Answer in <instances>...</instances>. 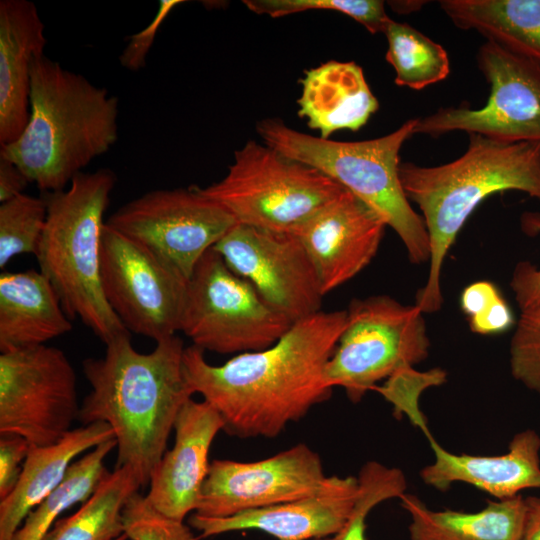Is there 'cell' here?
<instances>
[{"mask_svg":"<svg viewBox=\"0 0 540 540\" xmlns=\"http://www.w3.org/2000/svg\"><path fill=\"white\" fill-rule=\"evenodd\" d=\"M105 345L101 358L82 363L91 390L78 420L82 425L107 423L116 440L115 467H131L144 486L167 450L180 410L193 395L183 371L185 347L175 335L140 353L130 333Z\"/></svg>","mask_w":540,"mask_h":540,"instance_id":"cell-2","label":"cell"},{"mask_svg":"<svg viewBox=\"0 0 540 540\" xmlns=\"http://www.w3.org/2000/svg\"><path fill=\"white\" fill-rule=\"evenodd\" d=\"M101 283L108 304L129 332L159 342L180 331L188 279L106 223Z\"/></svg>","mask_w":540,"mask_h":540,"instance_id":"cell-12","label":"cell"},{"mask_svg":"<svg viewBox=\"0 0 540 540\" xmlns=\"http://www.w3.org/2000/svg\"><path fill=\"white\" fill-rule=\"evenodd\" d=\"M111 427L95 422L71 429L56 443L30 446L13 492L0 500V540H12L27 515L64 479L75 458L113 439Z\"/></svg>","mask_w":540,"mask_h":540,"instance_id":"cell-22","label":"cell"},{"mask_svg":"<svg viewBox=\"0 0 540 540\" xmlns=\"http://www.w3.org/2000/svg\"><path fill=\"white\" fill-rule=\"evenodd\" d=\"M424 1H390L389 5L397 13H410L416 10H419L423 5Z\"/></svg>","mask_w":540,"mask_h":540,"instance_id":"cell-42","label":"cell"},{"mask_svg":"<svg viewBox=\"0 0 540 540\" xmlns=\"http://www.w3.org/2000/svg\"><path fill=\"white\" fill-rule=\"evenodd\" d=\"M181 1H160L159 10L149 26L141 32L130 37V43L123 50L120 56V63L123 67L137 71L144 67L146 55L155 39V35L163 19Z\"/></svg>","mask_w":540,"mask_h":540,"instance_id":"cell-37","label":"cell"},{"mask_svg":"<svg viewBox=\"0 0 540 540\" xmlns=\"http://www.w3.org/2000/svg\"><path fill=\"white\" fill-rule=\"evenodd\" d=\"M445 380L446 373L441 369L418 372L411 367L395 373L385 380L384 384L377 385L374 390L393 405L396 416L401 417L405 414L428 438L432 434L419 410L418 398L424 389L440 385Z\"/></svg>","mask_w":540,"mask_h":540,"instance_id":"cell-32","label":"cell"},{"mask_svg":"<svg viewBox=\"0 0 540 540\" xmlns=\"http://www.w3.org/2000/svg\"><path fill=\"white\" fill-rule=\"evenodd\" d=\"M514 323L513 312L503 296L469 317L471 331L482 335L503 333Z\"/></svg>","mask_w":540,"mask_h":540,"instance_id":"cell-38","label":"cell"},{"mask_svg":"<svg viewBox=\"0 0 540 540\" xmlns=\"http://www.w3.org/2000/svg\"><path fill=\"white\" fill-rule=\"evenodd\" d=\"M509 353L512 376L540 393V303L521 311Z\"/></svg>","mask_w":540,"mask_h":540,"instance_id":"cell-33","label":"cell"},{"mask_svg":"<svg viewBox=\"0 0 540 540\" xmlns=\"http://www.w3.org/2000/svg\"><path fill=\"white\" fill-rule=\"evenodd\" d=\"M384 34L387 38V62L393 66L398 86L423 89L445 79L450 72L446 50L406 23L391 20Z\"/></svg>","mask_w":540,"mask_h":540,"instance_id":"cell-28","label":"cell"},{"mask_svg":"<svg viewBox=\"0 0 540 540\" xmlns=\"http://www.w3.org/2000/svg\"><path fill=\"white\" fill-rule=\"evenodd\" d=\"M477 64L490 86L486 104L439 108L417 118L414 134L463 131L502 143L540 142V65L490 41L480 46Z\"/></svg>","mask_w":540,"mask_h":540,"instance_id":"cell-11","label":"cell"},{"mask_svg":"<svg viewBox=\"0 0 540 540\" xmlns=\"http://www.w3.org/2000/svg\"><path fill=\"white\" fill-rule=\"evenodd\" d=\"M122 516L130 540H200L183 521L162 515L138 492L127 501Z\"/></svg>","mask_w":540,"mask_h":540,"instance_id":"cell-34","label":"cell"},{"mask_svg":"<svg viewBox=\"0 0 540 540\" xmlns=\"http://www.w3.org/2000/svg\"><path fill=\"white\" fill-rule=\"evenodd\" d=\"M411 540H520L526 503L521 495L489 500L481 510H431L413 494L401 496Z\"/></svg>","mask_w":540,"mask_h":540,"instance_id":"cell-24","label":"cell"},{"mask_svg":"<svg viewBox=\"0 0 540 540\" xmlns=\"http://www.w3.org/2000/svg\"><path fill=\"white\" fill-rule=\"evenodd\" d=\"M126 539H128V538H127V536L124 534V535H122V536H120V537H118V538H116V539H114V540H126Z\"/></svg>","mask_w":540,"mask_h":540,"instance_id":"cell-43","label":"cell"},{"mask_svg":"<svg viewBox=\"0 0 540 540\" xmlns=\"http://www.w3.org/2000/svg\"><path fill=\"white\" fill-rule=\"evenodd\" d=\"M29 183L16 164L0 156V203L22 194Z\"/></svg>","mask_w":540,"mask_h":540,"instance_id":"cell-40","label":"cell"},{"mask_svg":"<svg viewBox=\"0 0 540 540\" xmlns=\"http://www.w3.org/2000/svg\"><path fill=\"white\" fill-rule=\"evenodd\" d=\"M423 312L388 295L353 299L345 328L324 371L328 387H342L359 402L377 383L425 360L429 353Z\"/></svg>","mask_w":540,"mask_h":540,"instance_id":"cell-8","label":"cell"},{"mask_svg":"<svg viewBox=\"0 0 540 540\" xmlns=\"http://www.w3.org/2000/svg\"><path fill=\"white\" fill-rule=\"evenodd\" d=\"M292 324L213 248L199 260L188 280L180 331L204 352L263 350Z\"/></svg>","mask_w":540,"mask_h":540,"instance_id":"cell-9","label":"cell"},{"mask_svg":"<svg viewBox=\"0 0 540 540\" xmlns=\"http://www.w3.org/2000/svg\"><path fill=\"white\" fill-rule=\"evenodd\" d=\"M501 296V292L492 282H474L467 286L461 294V309L468 317H471Z\"/></svg>","mask_w":540,"mask_h":540,"instance_id":"cell-39","label":"cell"},{"mask_svg":"<svg viewBox=\"0 0 540 540\" xmlns=\"http://www.w3.org/2000/svg\"><path fill=\"white\" fill-rule=\"evenodd\" d=\"M46 44L35 3L0 1V147L13 143L29 121L31 66Z\"/></svg>","mask_w":540,"mask_h":540,"instance_id":"cell-20","label":"cell"},{"mask_svg":"<svg viewBox=\"0 0 540 540\" xmlns=\"http://www.w3.org/2000/svg\"><path fill=\"white\" fill-rule=\"evenodd\" d=\"M199 190L238 224L293 233L345 188L315 168L250 140L235 152L221 180Z\"/></svg>","mask_w":540,"mask_h":540,"instance_id":"cell-7","label":"cell"},{"mask_svg":"<svg viewBox=\"0 0 540 540\" xmlns=\"http://www.w3.org/2000/svg\"><path fill=\"white\" fill-rule=\"evenodd\" d=\"M345 324L346 310L320 311L293 323L270 347L220 365L191 345L183 354L186 382L219 413L228 434L274 438L331 396L324 371Z\"/></svg>","mask_w":540,"mask_h":540,"instance_id":"cell-1","label":"cell"},{"mask_svg":"<svg viewBox=\"0 0 540 540\" xmlns=\"http://www.w3.org/2000/svg\"><path fill=\"white\" fill-rule=\"evenodd\" d=\"M77 377L65 353L40 345L0 355V435L56 443L78 419Z\"/></svg>","mask_w":540,"mask_h":540,"instance_id":"cell-10","label":"cell"},{"mask_svg":"<svg viewBox=\"0 0 540 540\" xmlns=\"http://www.w3.org/2000/svg\"><path fill=\"white\" fill-rule=\"evenodd\" d=\"M441 9L463 30L540 65V0H442Z\"/></svg>","mask_w":540,"mask_h":540,"instance_id":"cell-25","label":"cell"},{"mask_svg":"<svg viewBox=\"0 0 540 540\" xmlns=\"http://www.w3.org/2000/svg\"><path fill=\"white\" fill-rule=\"evenodd\" d=\"M386 227L373 209L345 189L293 234L306 250L325 295L371 262Z\"/></svg>","mask_w":540,"mask_h":540,"instance_id":"cell-16","label":"cell"},{"mask_svg":"<svg viewBox=\"0 0 540 540\" xmlns=\"http://www.w3.org/2000/svg\"><path fill=\"white\" fill-rule=\"evenodd\" d=\"M224 430L219 413L206 401L189 399L174 425L175 441L153 469L148 503L162 515L184 521L196 511L210 462L209 451L216 435Z\"/></svg>","mask_w":540,"mask_h":540,"instance_id":"cell-17","label":"cell"},{"mask_svg":"<svg viewBox=\"0 0 540 540\" xmlns=\"http://www.w3.org/2000/svg\"><path fill=\"white\" fill-rule=\"evenodd\" d=\"M357 494V477L347 476L323 493L225 518L194 513L190 525L201 532L202 538L238 530H259L277 540H315L331 536L344 526Z\"/></svg>","mask_w":540,"mask_h":540,"instance_id":"cell-18","label":"cell"},{"mask_svg":"<svg viewBox=\"0 0 540 540\" xmlns=\"http://www.w3.org/2000/svg\"><path fill=\"white\" fill-rule=\"evenodd\" d=\"M301 84L298 114L323 139L341 129L358 131L379 107L354 62L328 61L308 70Z\"/></svg>","mask_w":540,"mask_h":540,"instance_id":"cell-23","label":"cell"},{"mask_svg":"<svg viewBox=\"0 0 540 540\" xmlns=\"http://www.w3.org/2000/svg\"><path fill=\"white\" fill-rule=\"evenodd\" d=\"M142 486L131 467H115L75 513L58 520L41 540H114L124 535L123 509Z\"/></svg>","mask_w":540,"mask_h":540,"instance_id":"cell-26","label":"cell"},{"mask_svg":"<svg viewBox=\"0 0 540 540\" xmlns=\"http://www.w3.org/2000/svg\"><path fill=\"white\" fill-rule=\"evenodd\" d=\"M358 494L352 513L344 526L335 534L315 540H367L366 519L380 503L401 498L406 493L404 473L377 461L363 464L357 475Z\"/></svg>","mask_w":540,"mask_h":540,"instance_id":"cell-30","label":"cell"},{"mask_svg":"<svg viewBox=\"0 0 540 540\" xmlns=\"http://www.w3.org/2000/svg\"><path fill=\"white\" fill-rule=\"evenodd\" d=\"M525 503V521L520 540H540V497H527Z\"/></svg>","mask_w":540,"mask_h":540,"instance_id":"cell-41","label":"cell"},{"mask_svg":"<svg viewBox=\"0 0 540 540\" xmlns=\"http://www.w3.org/2000/svg\"><path fill=\"white\" fill-rule=\"evenodd\" d=\"M30 443L21 436L6 435L0 438V500L5 499L15 489Z\"/></svg>","mask_w":540,"mask_h":540,"instance_id":"cell-36","label":"cell"},{"mask_svg":"<svg viewBox=\"0 0 540 540\" xmlns=\"http://www.w3.org/2000/svg\"><path fill=\"white\" fill-rule=\"evenodd\" d=\"M465 153L447 164L422 167L401 162L399 177L418 205L428 232L430 268L416 296L423 313L441 309V270L459 231L475 208L493 193L516 190L540 202V142L502 143L468 134Z\"/></svg>","mask_w":540,"mask_h":540,"instance_id":"cell-4","label":"cell"},{"mask_svg":"<svg viewBox=\"0 0 540 540\" xmlns=\"http://www.w3.org/2000/svg\"><path fill=\"white\" fill-rule=\"evenodd\" d=\"M114 448L115 438L75 460L62 482L27 515L12 540H41L64 511L86 502L109 472L104 460Z\"/></svg>","mask_w":540,"mask_h":540,"instance_id":"cell-27","label":"cell"},{"mask_svg":"<svg viewBox=\"0 0 540 540\" xmlns=\"http://www.w3.org/2000/svg\"><path fill=\"white\" fill-rule=\"evenodd\" d=\"M119 100L45 54L31 66L30 117L22 134L0 147L43 193L72 179L118 140Z\"/></svg>","mask_w":540,"mask_h":540,"instance_id":"cell-3","label":"cell"},{"mask_svg":"<svg viewBox=\"0 0 540 540\" xmlns=\"http://www.w3.org/2000/svg\"><path fill=\"white\" fill-rule=\"evenodd\" d=\"M212 248L292 323L321 311L324 295L318 277L293 233L236 224Z\"/></svg>","mask_w":540,"mask_h":540,"instance_id":"cell-15","label":"cell"},{"mask_svg":"<svg viewBox=\"0 0 540 540\" xmlns=\"http://www.w3.org/2000/svg\"><path fill=\"white\" fill-rule=\"evenodd\" d=\"M245 6L256 14L282 17L308 10H332L362 24L370 33H384L391 21L385 4L379 0H245Z\"/></svg>","mask_w":540,"mask_h":540,"instance_id":"cell-31","label":"cell"},{"mask_svg":"<svg viewBox=\"0 0 540 540\" xmlns=\"http://www.w3.org/2000/svg\"><path fill=\"white\" fill-rule=\"evenodd\" d=\"M47 219L45 198L20 194L0 203V268L17 255H36Z\"/></svg>","mask_w":540,"mask_h":540,"instance_id":"cell-29","label":"cell"},{"mask_svg":"<svg viewBox=\"0 0 540 540\" xmlns=\"http://www.w3.org/2000/svg\"><path fill=\"white\" fill-rule=\"evenodd\" d=\"M106 224L189 280L204 254L238 223L193 186L147 192L122 205Z\"/></svg>","mask_w":540,"mask_h":540,"instance_id":"cell-13","label":"cell"},{"mask_svg":"<svg viewBox=\"0 0 540 540\" xmlns=\"http://www.w3.org/2000/svg\"><path fill=\"white\" fill-rule=\"evenodd\" d=\"M416 121L410 119L385 136L356 142L308 135L278 119L262 120L257 132L266 145L315 168L367 204L396 232L410 261L420 264L430 259L429 236L399 177V152L414 134Z\"/></svg>","mask_w":540,"mask_h":540,"instance_id":"cell-6","label":"cell"},{"mask_svg":"<svg viewBox=\"0 0 540 540\" xmlns=\"http://www.w3.org/2000/svg\"><path fill=\"white\" fill-rule=\"evenodd\" d=\"M117 182L108 168L80 172L61 191L44 193L47 219L37 258L70 319L79 318L104 344L129 334L101 283L104 214Z\"/></svg>","mask_w":540,"mask_h":540,"instance_id":"cell-5","label":"cell"},{"mask_svg":"<svg viewBox=\"0 0 540 540\" xmlns=\"http://www.w3.org/2000/svg\"><path fill=\"white\" fill-rule=\"evenodd\" d=\"M427 439L434 461L421 469L420 477L436 490L462 482L503 500L540 488V436L534 430L516 433L506 453L492 456L452 453L432 435Z\"/></svg>","mask_w":540,"mask_h":540,"instance_id":"cell-19","label":"cell"},{"mask_svg":"<svg viewBox=\"0 0 540 540\" xmlns=\"http://www.w3.org/2000/svg\"><path fill=\"white\" fill-rule=\"evenodd\" d=\"M72 324L48 278L39 270L0 274V351L45 345Z\"/></svg>","mask_w":540,"mask_h":540,"instance_id":"cell-21","label":"cell"},{"mask_svg":"<svg viewBox=\"0 0 540 540\" xmlns=\"http://www.w3.org/2000/svg\"><path fill=\"white\" fill-rule=\"evenodd\" d=\"M341 479L327 476L318 453L303 443L257 461L216 459L210 462L195 513L225 518L323 493Z\"/></svg>","mask_w":540,"mask_h":540,"instance_id":"cell-14","label":"cell"},{"mask_svg":"<svg viewBox=\"0 0 540 540\" xmlns=\"http://www.w3.org/2000/svg\"><path fill=\"white\" fill-rule=\"evenodd\" d=\"M523 225L528 231L540 232V217L536 214H527ZM510 287L514 292L520 311L539 304L540 267H536L528 261L519 262L512 273Z\"/></svg>","mask_w":540,"mask_h":540,"instance_id":"cell-35","label":"cell"}]
</instances>
